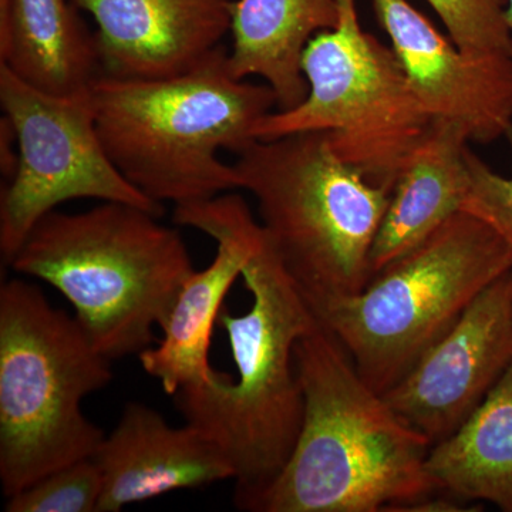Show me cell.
<instances>
[{
    "label": "cell",
    "instance_id": "1",
    "mask_svg": "<svg viewBox=\"0 0 512 512\" xmlns=\"http://www.w3.org/2000/svg\"><path fill=\"white\" fill-rule=\"evenodd\" d=\"M303 420L288 463L256 497V512H396L436 493L430 441L357 372L319 325L299 340Z\"/></svg>",
    "mask_w": 512,
    "mask_h": 512
},
{
    "label": "cell",
    "instance_id": "2",
    "mask_svg": "<svg viewBox=\"0 0 512 512\" xmlns=\"http://www.w3.org/2000/svg\"><path fill=\"white\" fill-rule=\"evenodd\" d=\"M94 113L107 156L151 200L175 207L241 190L234 164L255 128L278 107L268 84L238 79L218 47L188 72L163 79L97 77Z\"/></svg>",
    "mask_w": 512,
    "mask_h": 512
},
{
    "label": "cell",
    "instance_id": "3",
    "mask_svg": "<svg viewBox=\"0 0 512 512\" xmlns=\"http://www.w3.org/2000/svg\"><path fill=\"white\" fill-rule=\"evenodd\" d=\"M242 278L251 309L218 322L228 333L237 377L174 394L187 423L220 444L235 470V504L248 511L288 463L303 420L295 365L299 340L320 325L259 222Z\"/></svg>",
    "mask_w": 512,
    "mask_h": 512
},
{
    "label": "cell",
    "instance_id": "4",
    "mask_svg": "<svg viewBox=\"0 0 512 512\" xmlns=\"http://www.w3.org/2000/svg\"><path fill=\"white\" fill-rule=\"evenodd\" d=\"M62 293L93 345L110 360L151 348L194 265L177 229L136 205L45 215L9 262Z\"/></svg>",
    "mask_w": 512,
    "mask_h": 512
},
{
    "label": "cell",
    "instance_id": "5",
    "mask_svg": "<svg viewBox=\"0 0 512 512\" xmlns=\"http://www.w3.org/2000/svg\"><path fill=\"white\" fill-rule=\"evenodd\" d=\"M266 237L313 313L362 291L392 190L333 150L328 131L255 140L234 163Z\"/></svg>",
    "mask_w": 512,
    "mask_h": 512
},
{
    "label": "cell",
    "instance_id": "6",
    "mask_svg": "<svg viewBox=\"0 0 512 512\" xmlns=\"http://www.w3.org/2000/svg\"><path fill=\"white\" fill-rule=\"evenodd\" d=\"M109 357L76 316L36 285L0 288V483L6 498L64 466L92 458L104 440L82 402L113 380Z\"/></svg>",
    "mask_w": 512,
    "mask_h": 512
},
{
    "label": "cell",
    "instance_id": "7",
    "mask_svg": "<svg viewBox=\"0 0 512 512\" xmlns=\"http://www.w3.org/2000/svg\"><path fill=\"white\" fill-rule=\"evenodd\" d=\"M510 271L511 245L487 222L460 211L362 291L323 303L315 316L360 376L384 394Z\"/></svg>",
    "mask_w": 512,
    "mask_h": 512
},
{
    "label": "cell",
    "instance_id": "8",
    "mask_svg": "<svg viewBox=\"0 0 512 512\" xmlns=\"http://www.w3.org/2000/svg\"><path fill=\"white\" fill-rule=\"evenodd\" d=\"M339 22L313 36L302 57L308 96L272 111L256 140L328 131L333 150L370 183H394L433 119L414 94L392 46L363 30L356 0H338Z\"/></svg>",
    "mask_w": 512,
    "mask_h": 512
},
{
    "label": "cell",
    "instance_id": "9",
    "mask_svg": "<svg viewBox=\"0 0 512 512\" xmlns=\"http://www.w3.org/2000/svg\"><path fill=\"white\" fill-rule=\"evenodd\" d=\"M0 103L18 147L15 173L0 198V251L6 265L37 222L63 202H124L163 217L164 205L134 187L107 156L92 86L46 93L0 66Z\"/></svg>",
    "mask_w": 512,
    "mask_h": 512
},
{
    "label": "cell",
    "instance_id": "10",
    "mask_svg": "<svg viewBox=\"0 0 512 512\" xmlns=\"http://www.w3.org/2000/svg\"><path fill=\"white\" fill-rule=\"evenodd\" d=\"M511 363L512 271L488 285L383 396L433 447L473 414Z\"/></svg>",
    "mask_w": 512,
    "mask_h": 512
},
{
    "label": "cell",
    "instance_id": "11",
    "mask_svg": "<svg viewBox=\"0 0 512 512\" xmlns=\"http://www.w3.org/2000/svg\"><path fill=\"white\" fill-rule=\"evenodd\" d=\"M174 221L214 238L217 255L204 271H194L185 281L161 326L160 343L138 355L146 373L170 396L184 387L207 386L222 375L208 355L212 330L229 289L242 276L259 229L247 201L231 192L175 207Z\"/></svg>",
    "mask_w": 512,
    "mask_h": 512
},
{
    "label": "cell",
    "instance_id": "12",
    "mask_svg": "<svg viewBox=\"0 0 512 512\" xmlns=\"http://www.w3.org/2000/svg\"><path fill=\"white\" fill-rule=\"evenodd\" d=\"M372 3L431 119L460 124L474 143L512 138V57L464 52L407 0Z\"/></svg>",
    "mask_w": 512,
    "mask_h": 512
},
{
    "label": "cell",
    "instance_id": "13",
    "mask_svg": "<svg viewBox=\"0 0 512 512\" xmlns=\"http://www.w3.org/2000/svg\"><path fill=\"white\" fill-rule=\"evenodd\" d=\"M96 22L101 74L163 79L198 66L231 30L234 0H73Z\"/></svg>",
    "mask_w": 512,
    "mask_h": 512
},
{
    "label": "cell",
    "instance_id": "14",
    "mask_svg": "<svg viewBox=\"0 0 512 512\" xmlns=\"http://www.w3.org/2000/svg\"><path fill=\"white\" fill-rule=\"evenodd\" d=\"M92 458L103 478L99 512L235 477L227 454L204 430L171 426L143 403L127 404Z\"/></svg>",
    "mask_w": 512,
    "mask_h": 512
},
{
    "label": "cell",
    "instance_id": "15",
    "mask_svg": "<svg viewBox=\"0 0 512 512\" xmlns=\"http://www.w3.org/2000/svg\"><path fill=\"white\" fill-rule=\"evenodd\" d=\"M466 128L433 120L407 158L370 252L372 276L409 254L461 211L468 190Z\"/></svg>",
    "mask_w": 512,
    "mask_h": 512
},
{
    "label": "cell",
    "instance_id": "16",
    "mask_svg": "<svg viewBox=\"0 0 512 512\" xmlns=\"http://www.w3.org/2000/svg\"><path fill=\"white\" fill-rule=\"evenodd\" d=\"M0 66L46 93L79 92L101 76L96 33L73 0H0Z\"/></svg>",
    "mask_w": 512,
    "mask_h": 512
},
{
    "label": "cell",
    "instance_id": "17",
    "mask_svg": "<svg viewBox=\"0 0 512 512\" xmlns=\"http://www.w3.org/2000/svg\"><path fill=\"white\" fill-rule=\"evenodd\" d=\"M338 22V0H234L229 67L238 79L264 80L278 110L293 109L308 96L302 72L306 46Z\"/></svg>",
    "mask_w": 512,
    "mask_h": 512
},
{
    "label": "cell",
    "instance_id": "18",
    "mask_svg": "<svg viewBox=\"0 0 512 512\" xmlns=\"http://www.w3.org/2000/svg\"><path fill=\"white\" fill-rule=\"evenodd\" d=\"M426 471L436 491L512 512V363L473 414L430 448Z\"/></svg>",
    "mask_w": 512,
    "mask_h": 512
},
{
    "label": "cell",
    "instance_id": "19",
    "mask_svg": "<svg viewBox=\"0 0 512 512\" xmlns=\"http://www.w3.org/2000/svg\"><path fill=\"white\" fill-rule=\"evenodd\" d=\"M103 478L93 458L52 471L8 498V512H99Z\"/></svg>",
    "mask_w": 512,
    "mask_h": 512
},
{
    "label": "cell",
    "instance_id": "20",
    "mask_svg": "<svg viewBox=\"0 0 512 512\" xmlns=\"http://www.w3.org/2000/svg\"><path fill=\"white\" fill-rule=\"evenodd\" d=\"M461 50L512 57L508 0H426Z\"/></svg>",
    "mask_w": 512,
    "mask_h": 512
},
{
    "label": "cell",
    "instance_id": "21",
    "mask_svg": "<svg viewBox=\"0 0 512 512\" xmlns=\"http://www.w3.org/2000/svg\"><path fill=\"white\" fill-rule=\"evenodd\" d=\"M468 190L461 211L476 215L493 227L512 247V174L495 173L477 154H467Z\"/></svg>",
    "mask_w": 512,
    "mask_h": 512
},
{
    "label": "cell",
    "instance_id": "22",
    "mask_svg": "<svg viewBox=\"0 0 512 512\" xmlns=\"http://www.w3.org/2000/svg\"><path fill=\"white\" fill-rule=\"evenodd\" d=\"M476 511V508L464 507V501L458 500L453 495H443V497L434 498L431 494L413 503L403 505L397 508L396 512H464Z\"/></svg>",
    "mask_w": 512,
    "mask_h": 512
},
{
    "label": "cell",
    "instance_id": "23",
    "mask_svg": "<svg viewBox=\"0 0 512 512\" xmlns=\"http://www.w3.org/2000/svg\"><path fill=\"white\" fill-rule=\"evenodd\" d=\"M507 19H508V23H510V26H511V29H512V0H508Z\"/></svg>",
    "mask_w": 512,
    "mask_h": 512
}]
</instances>
